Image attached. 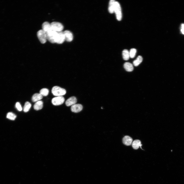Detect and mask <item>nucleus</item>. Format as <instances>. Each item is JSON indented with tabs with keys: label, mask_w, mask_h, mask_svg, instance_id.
Segmentation results:
<instances>
[{
	"label": "nucleus",
	"mask_w": 184,
	"mask_h": 184,
	"mask_svg": "<svg viewBox=\"0 0 184 184\" xmlns=\"http://www.w3.org/2000/svg\"><path fill=\"white\" fill-rule=\"evenodd\" d=\"M51 91L54 95L57 96H62L65 95L66 93L65 89L57 86L53 87Z\"/></svg>",
	"instance_id": "nucleus-1"
},
{
	"label": "nucleus",
	"mask_w": 184,
	"mask_h": 184,
	"mask_svg": "<svg viewBox=\"0 0 184 184\" xmlns=\"http://www.w3.org/2000/svg\"><path fill=\"white\" fill-rule=\"evenodd\" d=\"M47 39L52 43H56L57 32L53 30L46 33Z\"/></svg>",
	"instance_id": "nucleus-2"
},
{
	"label": "nucleus",
	"mask_w": 184,
	"mask_h": 184,
	"mask_svg": "<svg viewBox=\"0 0 184 184\" xmlns=\"http://www.w3.org/2000/svg\"><path fill=\"white\" fill-rule=\"evenodd\" d=\"M114 12L115 13L117 20H121L122 18L121 8L119 3L117 1H115V3Z\"/></svg>",
	"instance_id": "nucleus-3"
},
{
	"label": "nucleus",
	"mask_w": 184,
	"mask_h": 184,
	"mask_svg": "<svg viewBox=\"0 0 184 184\" xmlns=\"http://www.w3.org/2000/svg\"><path fill=\"white\" fill-rule=\"evenodd\" d=\"M37 36L41 43L43 44L46 42L47 40L46 33L42 30H40L38 31Z\"/></svg>",
	"instance_id": "nucleus-4"
},
{
	"label": "nucleus",
	"mask_w": 184,
	"mask_h": 184,
	"mask_svg": "<svg viewBox=\"0 0 184 184\" xmlns=\"http://www.w3.org/2000/svg\"><path fill=\"white\" fill-rule=\"evenodd\" d=\"M51 24L52 30L57 32L62 31L64 28L62 24L59 22H53Z\"/></svg>",
	"instance_id": "nucleus-5"
},
{
	"label": "nucleus",
	"mask_w": 184,
	"mask_h": 184,
	"mask_svg": "<svg viewBox=\"0 0 184 184\" xmlns=\"http://www.w3.org/2000/svg\"><path fill=\"white\" fill-rule=\"evenodd\" d=\"M64 100V98L62 96H57L52 98V102L54 105L58 106L62 104Z\"/></svg>",
	"instance_id": "nucleus-6"
},
{
	"label": "nucleus",
	"mask_w": 184,
	"mask_h": 184,
	"mask_svg": "<svg viewBox=\"0 0 184 184\" xmlns=\"http://www.w3.org/2000/svg\"><path fill=\"white\" fill-rule=\"evenodd\" d=\"M57 35L56 43L59 44L63 43L65 40V37L63 32H58Z\"/></svg>",
	"instance_id": "nucleus-7"
},
{
	"label": "nucleus",
	"mask_w": 184,
	"mask_h": 184,
	"mask_svg": "<svg viewBox=\"0 0 184 184\" xmlns=\"http://www.w3.org/2000/svg\"><path fill=\"white\" fill-rule=\"evenodd\" d=\"M65 40L68 42L72 41L73 39V36L72 33L69 31L66 30L63 32Z\"/></svg>",
	"instance_id": "nucleus-8"
},
{
	"label": "nucleus",
	"mask_w": 184,
	"mask_h": 184,
	"mask_svg": "<svg viewBox=\"0 0 184 184\" xmlns=\"http://www.w3.org/2000/svg\"><path fill=\"white\" fill-rule=\"evenodd\" d=\"M83 107L80 104H75L72 106L71 107V111L75 113H77L81 111Z\"/></svg>",
	"instance_id": "nucleus-9"
},
{
	"label": "nucleus",
	"mask_w": 184,
	"mask_h": 184,
	"mask_svg": "<svg viewBox=\"0 0 184 184\" xmlns=\"http://www.w3.org/2000/svg\"><path fill=\"white\" fill-rule=\"evenodd\" d=\"M42 30L46 33L52 30L51 24L46 21L44 22L42 25Z\"/></svg>",
	"instance_id": "nucleus-10"
},
{
	"label": "nucleus",
	"mask_w": 184,
	"mask_h": 184,
	"mask_svg": "<svg viewBox=\"0 0 184 184\" xmlns=\"http://www.w3.org/2000/svg\"><path fill=\"white\" fill-rule=\"evenodd\" d=\"M77 101L76 98L74 96H72L68 98L66 101L65 104L67 106H72L75 104Z\"/></svg>",
	"instance_id": "nucleus-11"
},
{
	"label": "nucleus",
	"mask_w": 184,
	"mask_h": 184,
	"mask_svg": "<svg viewBox=\"0 0 184 184\" xmlns=\"http://www.w3.org/2000/svg\"><path fill=\"white\" fill-rule=\"evenodd\" d=\"M132 139L130 136L128 135L125 136L122 139L123 144L127 146L130 145L132 144Z\"/></svg>",
	"instance_id": "nucleus-12"
},
{
	"label": "nucleus",
	"mask_w": 184,
	"mask_h": 184,
	"mask_svg": "<svg viewBox=\"0 0 184 184\" xmlns=\"http://www.w3.org/2000/svg\"><path fill=\"white\" fill-rule=\"evenodd\" d=\"M142 145L141 141L139 140H134L132 144V147L133 149L135 150L138 149L140 147L142 148Z\"/></svg>",
	"instance_id": "nucleus-13"
},
{
	"label": "nucleus",
	"mask_w": 184,
	"mask_h": 184,
	"mask_svg": "<svg viewBox=\"0 0 184 184\" xmlns=\"http://www.w3.org/2000/svg\"><path fill=\"white\" fill-rule=\"evenodd\" d=\"M42 98L43 96L40 93H35L32 96V100L33 102H37L42 99Z\"/></svg>",
	"instance_id": "nucleus-14"
},
{
	"label": "nucleus",
	"mask_w": 184,
	"mask_h": 184,
	"mask_svg": "<svg viewBox=\"0 0 184 184\" xmlns=\"http://www.w3.org/2000/svg\"><path fill=\"white\" fill-rule=\"evenodd\" d=\"M124 67L125 70L128 72H131L133 70V65L129 62H125L124 64Z\"/></svg>",
	"instance_id": "nucleus-15"
},
{
	"label": "nucleus",
	"mask_w": 184,
	"mask_h": 184,
	"mask_svg": "<svg viewBox=\"0 0 184 184\" xmlns=\"http://www.w3.org/2000/svg\"><path fill=\"white\" fill-rule=\"evenodd\" d=\"M115 1L114 0H111L109 3L108 10L109 12L112 14L114 12V4Z\"/></svg>",
	"instance_id": "nucleus-16"
},
{
	"label": "nucleus",
	"mask_w": 184,
	"mask_h": 184,
	"mask_svg": "<svg viewBox=\"0 0 184 184\" xmlns=\"http://www.w3.org/2000/svg\"><path fill=\"white\" fill-rule=\"evenodd\" d=\"M43 107V102L41 100H39L36 102L33 106L34 109L36 110L41 109Z\"/></svg>",
	"instance_id": "nucleus-17"
},
{
	"label": "nucleus",
	"mask_w": 184,
	"mask_h": 184,
	"mask_svg": "<svg viewBox=\"0 0 184 184\" xmlns=\"http://www.w3.org/2000/svg\"><path fill=\"white\" fill-rule=\"evenodd\" d=\"M142 60L143 58L142 56L140 55L136 59L133 61V64L135 66H137L142 62Z\"/></svg>",
	"instance_id": "nucleus-18"
},
{
	"label": "nucleus",
	"mask_w": 184,
	"mask_h": 184,
	"mask_svg": "<svg viewBox=\"0 0 184 184\" xmlns=\"http://www.w3.org/2000/svg\"><path fill=\"white\" fill-rule=\"evenodd\" d=\"M122 56L123 59L126 61L128 60L129 58V53L128 51L126 49L123 50L122 53Z\"/></svg>",
	"instance_id": "nucleus-19"
},
{
	"label": "nucleus",
	"mask_w": 184,
	"mask_h": 184,
	"mask_svg": "<svg viewBox=\"0 0 184 184\" xmlns=\"http://www.w3.org/2000/svg\"><path fill=\"white\" fill-rule=\"evenodd\" d=\"M31 107V104L28 101L25 102L23 108L24 112H28Z\"/></svg>",
	"instance_id": "nucleus-20"
},
{
	"label": "nucleus",
	"mask_w": 184,
	"mask_h": 184,
	"mask_svg": "<svg viewBox=\"0 0 184 184\" xmlns=\"http://www.w3.org/2000/svg\"><path fill=\"white\" fill-rule=\"evenodd\" d=\"M6 117L7 118L10 120H14L16 119V116L12 112H9L7 114Z\"/></svg>",
	"instance_id": "nucleus-21"
},
{
	"label": "nucleus",
	"mask_w": 184,
	"mask_h": 184,
	"mask_svg": "<svg viewBox=\"0 0 184 184\" xmlns=\"http://www.w3.org/2000/svg\"><path fill=\"white\" fill-rule=\"evenodd\" d=\"M49 93V90L46 88H43L40 91V93L42 96H46L48 95Z\"/></svg>",
	"instance_id": "nucleus-22"
},
{
	"label": "nucleus",
	"mask_w": 184,
	"mask_h": 184,
	"mask_svg": "<svg viewBox=\"0 0 184 184\" xmlns=\"http://www.w3.org/2000/svg\"><path fill=\"white\" fill-rule=\"evenodd\" d=\"M136 52V49H131L129 52L130 57L132 58H133L135 56Z\"/></svg>",
	"instance_id": "nucleus-23"
},
{
	"label": "nucleus",
	"mask_w": 184,
	"mask_h": 184,
	"mask_svg": "<svg viewBox=\"0 0 184 184\" xmlns=\"http://www.w3.org/2000/svg\"><path fill=\"white\" fill-rule=\"evenodd\" d=\"M15 107L18 111H22V108L19 102H17L16 103L15 105Z\"/></svg>",
	"instance_id": "nucleus-24"
},
{
	"label": "nucleus",
	"mask_w": 184,
	"mask_h": 184,
	"mask_svg": "<svg viewBox=\"0 0 184 184\" xmlns=\"http://www.w3.org/2000/svg\"><path fill=\"white\" fill-rule=\"evenodd\" d=\"M181 31L182 34H184V24L181 25Z\"/></svg>",
	"instance_id": "nucleus-25"
}]
</instances>
